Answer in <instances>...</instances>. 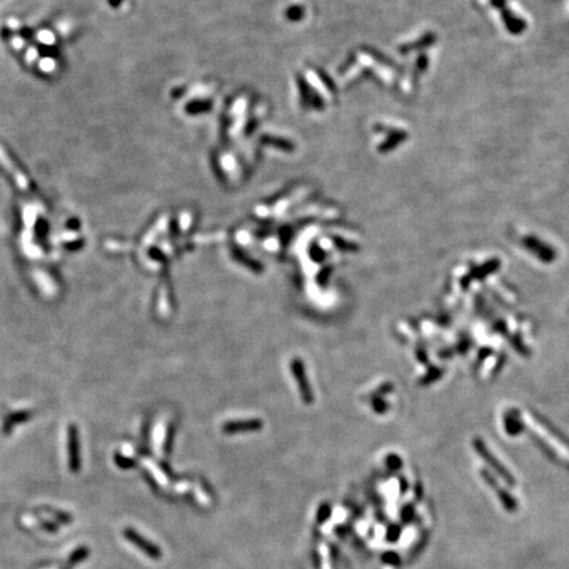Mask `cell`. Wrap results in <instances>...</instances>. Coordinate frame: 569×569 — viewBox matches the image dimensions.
I'll list each match as a JSON object with an SVG mask.
<instances>
[{"instance_id":"obj_1","label":"cell","mask_w":569,"mask_h":569,"mask_svg":"<svg viewBox=\"0 0 569 569\" xmlns=\"http://www.w3.org/2000/svg\"><path fill=\"white\" fill-rule=\"evenodd\" d=\"M129 539L132 540V542H135L136 544H140V546L143 547V550L145 551L147 553H149L150 556H153V557H158L159 556L158 548H156V547H154L153 544H150L149 542L147 543V542L141 539V537H139V535H133V537L129 538Z\"/></svg>"},{"instance_id":"obj_2","label":"cell","mask_w":569,"mask_h":569,"mask_svg":"<svg viewBox=\"0 0 569 569\" xmlns=\"http://www.w3.org/2000/svg\"><path fill=\"white\" fill-rule=\"evenodd\" d=\"M386 559H385V561H387V563H391V564H398L399 563V560H398V556L397 555H394V553H389V555H386Z\"/></svg>"}]
</instances>
